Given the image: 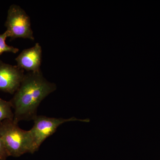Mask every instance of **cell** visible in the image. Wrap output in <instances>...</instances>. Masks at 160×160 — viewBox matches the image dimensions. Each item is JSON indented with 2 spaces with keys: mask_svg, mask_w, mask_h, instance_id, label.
I'll return each instance as SVG.
<instances>
[{
  "mask_svg": "<svg viewBox=\"0 0 160 160\" xmlns=\"http://www.w3.org/2000/svg\"><path fill=\"white\" fill-rule=\"evenodd\" d=\"M57 88L55 83L44 77L41 70L27 72L10 101L14 109L13 122L18 124L20 121L33 120L40 103Z\"/></svg>",
  "mask_w": 160,
  "mask_h": 160,
  "instance_id": "cell-1",
  "label": "cell"
},
{
  "mask_svg": "<svg viewBox=\"0 0 160 160\" xmlns=\"http://www.w3.org/2000/svg\"><path fill=\"white\" fill-rule=\"evenodd\" d=\"M0 137L9 157L18 158L36 152L31 132L21 129L13 120L6 119L0 123Z\"/></svg>",
  "mask_w": 160,
  "mask_h": 160,
  "instance_id": "cell-2",
  "label": "cell"
},
{
  "mask_svg": "<svg viewBox=\"0 0 160 160\" xmlns=\"http://www.w3.org/2000/svg\"><path fill=\"white\" fill-rule=\"evenodd\" d=\"M6 31L11 39L22 38L34 41L29 16L18 5H11L8 9L5 22Z\"/></svg>",
  "mask_w": 160,
  "mask_h": 160,
  "instance_id": "cell-3",
  "label": "cell"
},
{
  "mask_svg": "<svg viewBox=\"0 0 160 160\" xmlns=\"http://www.w3.org/2000/svg\"><path fill=\"white\" fill-rule=\"evenodd\" d=\"M34 125L30 131L33 138L35 149L38 151L43 142L49 137L54 134L57 129L64 123L73 121L89 122V119H79L75 117L65 119L63 118L47 117L39 115L33 120Z\"/></svg>",
  "mask_w": 160,
  "mask_h": 160,
  "instance_id": "cell-4",
  "label": "cell"
},
{
  "mask_svg": "<svg viewBox=\"0 0 160 160\" xmlns=\"http://www.w3.org/2000/svg\"><path fill=\"white\" fill-rule=\"evenodd\" d=\"M24 70L0 61V91L14 94L24 78Z\"/></svg>",
  "mask_w": 160,
  "mask_h": 160,
  "instance_id": "cell-5",
  "label": "cell"
},
{
  "mask_svg": "<svg viewBox=\"0 0 160 160\" xmlns=\"http://www.w3.org/2000/svg\"><path fill=\"white\" fill-rule=\"evenodd\" d=\"M42 46L39 43L30 48L24 49L16 58L18 67L28 72H37L41 70L42 60Z\"/></svg>",
  "mask_w": 160,
  "mask_h": 160,
  "instance_id": "cell-6",
  "label": "cell"
},
{
  "mask_svg": "<svg viewBox=\"0 0 160 160\" xmlns=\"http://www.w3.org/2000/svg\"><path fill=\"white\" fill-rule=\"evenodd\" d=\"M10 101H5L0 98V123L6 119L13 120L14 113Z\"/></svg>",
  "mask_w": 160,
  "mask_h": 160,
  "instance_id": "cell-7",
  "label": "cell"
},
{
  "mask_svg": "<svg viewBox=\"0 0 160 160\" xmlns=\"http://www.w3.org/2000/svg\"><path fill=\"white\" fill-rule=\"evenodd\" d=\"M9 37V34L6 30L4 33L0 34V55L4 52L16 53L19 50L18 48L13 46H8L6 44V38Z\"/></svg>",
  "mask_w": 160,
  "mask_h": 160,
  "instance_id": "cell-8",
  "label": "cell"
},
{
  "mask_svg": "<svg viewBox=\"0 0 160 160\" xmlns=\"http://www.w3.org/2000/svg\"><path fill=\"white\" fill-rule=\"evenodd\" d=\"M8 157L9 156L0 137V160H7Z\"/></svg>",
  "mask_w": 160,
  "mask_h": 160,
  "instance_id": "cell-9",
  "label": "cell"
}]
</instances>
